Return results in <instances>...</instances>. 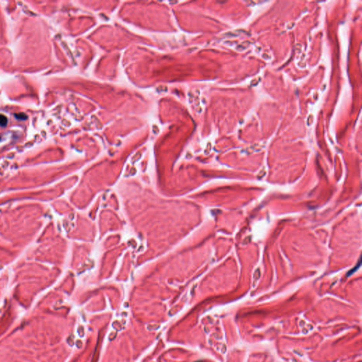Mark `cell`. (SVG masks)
<instances>
[{
    "label": "cell",
    "mask_w": 362,
    "mask_h": 362,
    "mask_svg": "<svg viewBox=\"0 0 362 362\" xmlns=\"http://www.w3.org/2000/svg\"><path fill=\"white\" fill-rule=\"evenodd\" d=\"M15 117H16L17 119H18V120L27 119V116H26L24 113H20V114H18V115H15Z\"/></svg>",
    "instance_id": "obj_2"
},
{
    "label": "cell",
    "mask_w": 362,
    "mask_h": 362,
    "mask_svg": "<svg viewBox=\"0 0 362 362\" xmlns=\"http://www.w3.org/2000/svg\"><path fill=\"white\" fill-rule=\"evenodd\" d=\"M8 123V120L4 115H0V127H6Z\"/></svg>",
    "instance_id": "obj_1"
},
{
    "label": "cell",
    "mask_w": 362,
    "mask_h": 362,
    "mask_svg": "<svg viewBox=\"0 0 362 362\" xmlns=\"http://www.w3.org/2000/svg\"><path fill=\"white\" fill-rule=\"evenodd\" d=\"M0 140H1V137H0Z\"/></svg>",
    "instance_id": "obj_3"
}]
</instances>
